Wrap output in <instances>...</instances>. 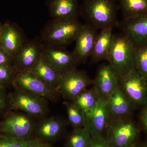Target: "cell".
<instances>
[{
  "mask_svg": "<svg viewBox=\"0 0 147 147\" xmlns=\"http://www.w3.org/2000/svg\"><path fill=\"white\" fill-rule=\"evenodd\" d=\"M92 82L84 71L75 69L61 75L57 90L65 99L72 101Z\"/></svg>",
  "mask_w": 147,
  "mask_h": 147,
  "instance_id": "cell-8",
  "label": "cell"
},
{
  "mask_svg": "<svg viewBox=\"0 0 147 147\" xmlns=\"http://www.w3.org/2000/svg\"><path fill=\"white\" fill-rule=\"evenodd\" d=\"M119 8L116 0H84L82 10L88 25L102 30L116 26Z\"/></svg>",
  "mask_w": 147,
  "mask_h": 147,
  "instance_id": "cell-1",
  "label": "cell"
},
{
  "mask_svg": "<svg viewBox=\"0 0 147 147\" xmlns=\"http://www.w3.org/2000/svg\"><path fill=\"white\" fill-rule=\"evenodd\" d=\"M16 88L24 90L45 99H55L57 90L46 84L31 70L16 72L12 82Z\"/></svg>",
  "mask_w": 147,
  "mask_h": 147,
  "instance_id": "cell-7",
  "label": "cell"
},
{
  "mask_svg": "<svg viewBox=\"0 0 147 147\" xmlns=\"http://www.w3.org/2000/svg\"><path fill=\"white\" fill-rule=\"evenodd\" d=\"M126 117L111 119L105 139L111 147H133L139 134L136 125Z\"/></svg>",
  "mask_w": 147,
  "mask_h": 147,
  "instance_id": "cell-4",
  "label": "cell"
},
{
  "mask_svg": "<svg viewBox=\"0 0 147 147\" xmlns=\"http://www.w3.org/2000/svg\"><path fill=\"white\" fill-rule=\"evenodd\" d=\"M82 26L77 18L53 19L44 31L43 39L47 46L61 47L75 40Z\"/></svg>",
  "mask_w": 147,
  "mask_h": 147,
  "instance_id": "cell-3",
  "label": "cell"
},
{
  "mask_svg": "<svg viewBox=\"0 0 147 147\" xmlns=\"http://www.w3.org/2000/svg\"><path fill=\"white\" fill-rule=\"evenodd\" d=\"M140 120L142 126L147 133V104L143 106L140 115Z\"/></svg>",
  "mask_w": 147,
  "mask_h": 147,
  "instance_id": "cell-32",
  "label": "cell"
},
{
  "mask_svg": "<svg viewBox=\"0 0 147 147\" xmlns=\"http://www.w3.org/2000/svg\"><path fill=\"white\" fill-rule=\"evenodd\" d=\"M84 127L91 136H103L102 134L107 129L111 120L106 99L100 96L94 107L84 113Z\"/></svg>",
  "mask_w": 147,
  "mask_h": 147,
  "instance_id": "cell-10",
  "label": "cell"
},
{
  "mask_svg": "<svg viewBox=\"0 0 147 147\" xmlns=\"http://www.w3.org/2000/svg\"><path fill=\"white\" fill-rule=\"evenodd\" d=\"M123 34L136 47L147 45V14L128 20H124Z\"/></svg>",
  "mask_w": 147,
  "mask_h": 147,
  "instance_id": "cell-15",
  "label": "cell"
},
{
  "mask_svg": "<svg viewBox=\"0 0 147 147\" xmlns=\"http://www.w3.org/2000/svg\"><path fill=\"white\" fill-rule=\"evenodd\" d=\"M112 29L101 30L97 35L90 57L93 62L108 59L114 36Z\"/></svg>",
  "mask_w": 147,
  "mask_h": 147,
  "instance_id": "cell-19",
  "label": "cell"
},
{
  "mask_svg": "<svg viewBox=\"0 0 147 147\" xmlns=\"http://www.w3.org/2000/svg\"><path fill=\"white\" fill-rule=\"evenodd\" d=\"M42 55L61 75L75 69L79 63L73 53L61 47L47 45L42 47Z\"/></svg>",
  "mask_w": 147,
  "mask_h": 147,
  "instance_id": "cell-11",
  "label": "cell"
},
{
  "mask_svg": "<svg viewBox=\"0 0 147 147\" xmlns=\"http://www.w3.org/2000/svg\"><path fill=\"white\" fill-rule=\"evenodd\" d=\"M135 67L141 75L147 79V45L136 48Z\"/></svg>",
  "mask_w": 147,
  "mask_h": 147,
  "instance_id": "cell-26",
  "label": "cell"
},
{
  "mask_svg": "<svg viewBox=\"0 0 147 147\" xmlns=\"http://www.w3.org/2000/svg\"><path fill=\"white\" fill-rule=\"evenodd\" d=\"M16 73L13 66H0V86H3L13 82Z\"/></svg>",
  "mask_w": 147,
  "mask_h": 147,
  "instance_id": "cell-28",
  "label": "cell"
},
{
  "mask_svg": "<svg viewBox=\"0 0 147 147\" xmlns=\"http://www.w3.org/2000/svg\"><path fill=\"white\" fill-rule=\"evenodd\" d=\"M62 121L55 117H49L41 121L38 125L37 133L40 137L46 140L56 138L63 127Z\"/></svg>",
  "mask_w": 147,
  "mask_h": 147,
  "instance_id": "cell-22",
  "label": "cell"
},
{
  "mask_svg": "<svg viewBox=\"0 0 147 147\" xmlns=\"http://www.w3.org/2000/svg\"><path fill=\"white\" fill-rule=\"evenodd\" d=\"M30 140L18 139L0 134V147H27Z\"/></svg>",
  "mask_w": 147,
  "mask_h": 147,
  "instance_id": "cell-27",
  "label": "cell"
},
{
  "mask_svg": "<svg viewBox=\"0 0 147 147\" xmlns=\"http://www.w3.org/2000/svg\"><path fill=\"white\" fill-rule=\"evenodd\" d=\"M100 96L97 90L93 86L81 93L72 100V103L85 113L94 107Z\"/></svg>",
  "mask_w": 147,
  "mask_h": 147,
  "instance_id": "cell-23",
  "label": "cell"
},
{
  "mask_svg": "<svg viewBox=\"0 0 147 147\" xmlns=\"http://www.w3.org/2000/svg\"><path fill=\"white\" fill-rule=\"evenodd\" d=\"M3 26H1L0 24V38H1V34Z\"/></svg>",
  "mask_w": 147,
  "mask_h": 147,
  "instance_id": "cell-35",
  "label": "cell"
},
{
  "mask_svg": "<svg viewBox=\"0 0 147 147\" xmlns=\"http://www.w3.org/2000/svg\"><path fill=\"white\" fill-rule=\"evenodd\" d=\"M91 138L88 131L84 127L74 129L69 136L68 147H88Z\"/></svg>",
  "mask_w": 147,
  "mask_h": 147,
  "instance_id": "cell-24",
  "label": "cell"
},
{
  "mask_svg": "<svg viewBox=\"0 0 147 147\" xmlns=\"http://www.w3.org/2000/svg\"><path fill=\"white\" fill-rule=\"evenodd\" d=\"M124 19H133L147 14V0H118Z\"/></svg>",
  "mask_w": 147,
  "mask_h": 147,
  "instance_id": "cell-21",
  "label": "cell"
},
{
  "mask_svg": "<svg viewBox=\"0 0 147 147\" xmlns=\"http://www.w3.org/2000/svg\"><path fill=\"white\" fill-rule=\"evenodd\" d=\"M7 103L4 86H0V111L6 108Z\"/></svg>",
  "mask_w": 147,
  "mask_h": 147,
  "instance_id": "cell-31",
  "label": "cell"
},
{
  "mask_svg": "<svg viewBox=\"0 0 147 147\" xmlns=\"http://www.w3.org/2000/svg\"><path fill=\"white\" fill-rule=\"evenodd\" d=\"M88 147H111L103 136H91Z\"/></svg>",
  "mask_w": 147,
  "mask_h": 147,
  "instance_id": "cell-29",
  "label": "cell"
},
{
  "mask_svg": "<svg viewBox=\"0 0 147 147\" xmlns=\"http://www.w3.org/2000/svg\"><path fill=\"white\" fill-rule=\"evenodd\" d=\"M133 147H147V142L144 143V144H142L138 145L137 146H134Z\"/></svg>",
  "mask_w": 147,
  "mask_h": 147,
  "instance_id": "cell-34",
  "label": "cell"
},
{
  "mask_svg": "<svg viewBox=\"0 0 147 147\" xmlns=\"http://www.w3.org/2000/svg\"><path fill=\"white\" fill-rule=\"evenodd\" d=\"M27 147H52L49 144L44 143L39 140L31 141L30 143Z\"/></svg>",
  "mask_w": 147,
  "mask_h": 147,
  "instance_id": "cell-33",
  "label": "cell"
},
{
  "mask_svg": "<svg viewBox=\"0 0 147 147\" xmlns=\"http://www.w3.org/2000/svg\"><path fill=\"white\" fill-rule=\"evenodd\" d=\"M136 48L124 34L114 35L107 60L110 68L118 78L135 68Z\"/></svg>",
  "mask_w": 147,
  "mask_h": 147,
  "instance_id": "cell-2",
  "label": "cell"
},
{
  "mask_svg": "<svg viewBox=\"0 0 147 147\" xmlns=\"http://www.w3.org/2000/svg\"><path fill=\"white\" fill-rule=\"evenodd\" d=\"M48 7L54 20L76 19L80 11L79 0H49Z\"/></svg>",
  "mask_w": 147,
  "mask_h": 147,
  "instance_id": "cell-16",
  "label": "cell"
},
{
  "mask_svg": "<svg viewBox=\"0 0 147 147\" xmlns=\"http://www.w3.org/2000/svg\"><path fill=\"white\" fill-rule=\"evenodd\" d=\"M16 89L8 97V103L11 109L35 116H42L46 113L48 107L46 99L24 90Z\"/></svg>",
  "mask_w": 147,
  "mask_h": 147,
  "instance_id": "cell-6",
  "label": "cell"
},
{
  "mask_svg": "<svg viewBox=\"0 0 147 147\" xmlns=\"http://www.w3.org/2000/svg\"><path fill=\"white\" fill-rule=\"evenodd\" d=\"M65 105L69 121L74 129L84 127L85 119L84 112L72 102H65Z\"/></svg>",
  "mask_w": 147,
  "mask_h": 147,
  "instance_id": "cell-25",
  "label": "cell"
},
{
  "mask_svg": "<svg viewBox=\"0 0 147 147\" xmlns=\"http://www.w3.org/2000/svg\"><path fill=\"white\" fill-rule=\"evenodd\" d=\"M42 48L34 40L24 42L13 57V66L16 72L30 70L41 57Z\"/></svg>",
  "mask_w": 147,
  "mask_h": 147,
  "instance_id": "cell-12",
  "label": "cell"
},
{
  "mask_svg": "<svg viewBox=\"0 0 147 147\" xmlns=\"http://www.w3.org/2000/svg\"><path fill=\"white\" fill-rule=\"evenodd\" d=\"M119 86L134 106L147 104V79L135 68L119 77Z\"/></svg>",
  "mask_w": 147,
  "mask_h": 147,
  "instance_id": "cell-5",
  "label": "cell"
},
{
  "mask_svg": "<svg viewBox=\"0 0 147 147\" xmlns=\"http://www.w3.org/2000/svg\"><path fill=\"white\" fill-rule=\"evenodd\" d=\"M24 42L22 33L16 26L11 23L3 26L0 46L14 57Z\"/></svg>",
  "mask_w": 147,
  "mask_h": 147,
  "instance_id": "cell-18",
  "label": "cell"
},
{
  "mask_svg": "<svg viewBox=\"0 0 147 147\" xmlns=\"http://www.w3.org/2000/svg\"><path fill=\"white\" fill-rule=\"evenodd\" d=\"M106 100L111 119L126 117L134 106L119 86Z\"/></svg>",
  "mask_w": 147,
  "mask_h": 147,
  "instance_id": "cell-14",
  "label": "cell"
},
{
  "mask_svg": "<svg viewBox=\"0 0 147 147\" xmlns=\"http://www.w3.org/2000/svg\"><path fill=\"white\" fill-rule=\"evenodd\" d=\"M30 70L50 86L57 89L61 75L42 55Z\"/></svg>",
  "mask_w": 147,
  "mask_h": 147,
  "instance_id": "cell-20",
  "label": "cell"
},
{
  "mask_svg": "<svg viewBox=\"0 0 147 147\" xmlns=\"http://www.w3.org/2000/svg\"><path fill=\"white\" fill-rule=\"evenodd\" d=\"M97 35L96 29L88 24L82 25L73 52L79 63H85L91 56Z\"/></svg>",
  "mask_w": 147,
  "mask_h": 147,
  "instance_id": "cell-13",
  "label": "cell"
},
{
  "mask_svg": "<svg viewBox=\"0 0 147 147\" xmlns=\"http://www.w3.org/2000/svg\"><path fill=\"white\" fill-rule=\"evenodd\" d=\"M13 57L0 46V66L13 65Z\"/></svg>",
  "mask_w": 147,
  "mask_h": 147,
  "instance_id": "cell-30",
  "label": "cell"
},
{
  "mask_svg": "<svg viewBox=\"0 0 147 147\" xmlns=\"http://www.w3.org/2000/svg\"><path fill=\"white\" fill-rule=\"evenodd\" d=\"M0 123H1V122H0ZM0 134H1V132H0Z\"/></svg>",
  "mask_w": 147,
  "mask_h": 147,
  "instance_id": "cell-36",
  "label": "cell"
},
{
  "mask_svg": "<svg viewBox=\"0 0 147 147\" xmlns=\"http://www.w3.org/2000/svg\"><path fill=\"white\" fill-rule=\"evenodd\" d=\"M0 122L1 134L16 139H26L34 129L32 120L21 113H8Z\"/></svg>",
  "mask_w": 147,
  "mask_h": 147,
  "instance_id": "cell-9",
  "label": "cell"
},
{
  "mask_svg": "<svg viewBox=\"0 0 147 147\" xmlns=\"http://www.w3.org/2000/svg\"><path fill=\"white\" fill-rule=\"evenodd\" d=\"M94 86L100 96L106 99L119 86L118 77L108 64L105 65L98 69Z\"/></svg>",
  "mask_w": 147,
  "mask_h": 147,
  "instance_id": "cell-17",
  "label": "cell"
}]
</instances>
